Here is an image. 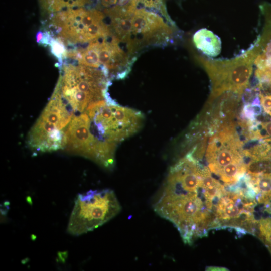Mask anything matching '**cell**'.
<instances>
[{"instance_id":"obj_19","label":"cell","mask_w":271,"mask_h":271,"mask_svg":"<svg viewBox=\"0 0 271 271\" xmlns=\"http://www.w3.org/2000/svg\"><path fill=\"white\" fill-rule=\"evenodd\" d=\"M26 199H27V202H29V203L30 205L32 204V201H31V198L30 197H29V196L27 197Z\"/></svg>"},{"instance_id":"obj_7","label":"cell","mask_w":271,"mask_h":271,"mask_svg":"<svg viewBox=\"0 0 271 271\" xmlns=\"http://www.w3.org/2000/svg\"><path fill=\"white\" fill-rule=\"evenodd\" d=\"M64 148L93 160L104 168L111 169L114 165L115 153L95 139L91 132L90 119L85 112L75 115L68 124Z\"/></svg>"},{"instance_id":"obj_1","label":"cell","mask_w":271,"mask_h":271,"mask_svg":"<svg viewBox=\"0 0 271 271\" xmlns=\"http://www.w3.org/2000/svg\"><path fill=\"white\" fill-rule=\"evenodd\" d=\"M60 76L54 92L71 108L74 113L84 112L92 104L110 97V79L101 68L84 66L65 59L58 67Z\"/></svg>"},{"instance_id":"obj_11","label":"cell","mask_w":271,"mask_h":271,"mask_svg":"<svg viewBox=\"0 0 271 271\" xmlns=\"http://www.w3.org/2000/svg\"><path fill=\"white\" fill-rule=\"evenodd\" d=\"M131 17L132 16L110 18L109 27L112 35L121 42L126 43L127 46L132 39Z\"/></svg>"},{"instance_id":"obj_13","label":"cell","mask_w":271,"mask_h":271,"mask_svg":"<svg viewBox=\"0 0 271 271\" xmlns=\"http://www.w3.org/2000/svg\"><path fill=\"white\" fill-rule=\"evenodd\" d=\"M51 53L58 60V67L61 65L66 57L67 47L59 38L53 37L49 45Z\"/></svg>"},{"instance_id":"obj_8","label":"cell","mask_w":271,"mask_h":271,"mask_svg":"<svg viewBox=\"0 0 271 271\" xmlns=\"http://www.w3.org/2000/svg\"><path fill=\"white\" fill-rule=\"evenodd\" d=\"M131 49L144 45H161L168 42L172 31L163 19L153 11L136 9L131 17Z\"/></svg>"},{"instance_id":"obj_16","label":"cell","mask_w":271,"mask_h":271,"mask_svg":"<svg viewBox=\"0 0 271 271\" xmlns=\"http://www.w3.org/2000/svg\"><path fill=\"white\" fill-rule=\"evenodd\" d=\"M118 0H99L102 6L105 8H110L116 4Z\"/></svg>"},{"instance_id":"obj_14","label":"cell","mask_w":271,"mask_h":271,"mask_svg":"<svg viewBox=\"0 0 271 271\" xmlns=\"http://www.w3.org/2000/svg\"><path fill=\"white\" fill-rule=\"evenodd\" d=\"M256 222L259 230L258 236L271 252V217L262 218Z\"/></svg>"},{"instance_id":"obj_9","label":"cell","mask_w":271,"mask_h":271,"mask_svg":"<svg viewBox=\"0 0 271 271\" xmlns=\"http://www.w3.org/2000/svg\"><path fill=\"white\" fill-rule=\"evenodd\" d=\"M121 42L113 35L97 40L99 60L110 79L124 78L130 70L133 60L119 46Z\"/></svg>"},{"instance_id":"obj_4","label":"cell","mask_w":271,"mask_h":271,"mask_svg":"<svg viewBox=\"0 0 271 271\" xmlns=\"http://www.w3.org/2000/svg\"><path fill=\"white\" fill-rule=\"evenodd\" d=\"M120 203L109 189L79 194L70 216L67 231L80 235L102 225L120 211Z\"/></svg>"},{"instance_id":"obj_12","label":"cell","mask_w":271,"mask_h":271,"mask_svg":"<svg viewBox=\"0 0 271 271\" xmlns=\"http://www.w3.org/2000/svg\"><path fill=\"white\" fill-rule=\"evenodd\" d=\"M91 0H40L42 8L51 14L70 9L81 8Z\"/></svg>"},{"instance_id":"obj_3","label":"cell","mask_w":271,"mask_h":271,"mask_svg":"<svg viewBox=\"0 0 271 271\" xmlns=\"http://www.w3.org/2000/svg\"><path fill=\"white\" fill-rule=\"evenodd\" d=\"M101 11L84 8L70 9L51 14L48 31L66 46L86 44L112 35Z\"/></svg>"},{"instance_id":"obj_18","label":"cell","mask_w":271,"mask_h":271,"mask_svg":"<svg viewBox=\"0 0 271 271\" xmlns=\"http://www.w3.org/2000/svg\"><path fill=\"white\" fill-rule=\"evenodd\" d=\"M68 253L67 251L59 252L58 253V259L62 262H65L66 259L67 257Z\"/></svg>"},{"instance_id":"obj_15","label":"cell","mask_w":271,"mask_h":271,"mask_svg":"<svg viewBox=\"0 0 271 271\" xmlns=\"http://www.w3.org/2000/svg\"><path fill=\"white\" fill-rule=\"evenodd\" d=\"M260 103L264 111L271 116V95H261Z\"/></svg>"},{"instance_id":"obj_10","label":"cell","mask_w":271,"mask_h":271,"mask_svg":"<svg viewBox=\"0 0 271 271\" xmlns=\"http://www.w3.org/2000/svg\"><path fill=\"white\" fill-rule=\"evenodd\" d=\"M193 41L198 49L209 57H216L221 52L220 38L207 29L203 28L196 31L193 35Z\"/></svg>"},{"instance_id":"obj_17","label":"cell","mask_w":271,"mask_h":271,"mask_svg":"<svg viewBox=\"0 0 271 271\" xmlns=\"http://www.w3.org/2000/svg\"><path fill=\"white\" fill-rule=\"evenodd\" d=\"M268 136H271V121L261 124Z\"/></svg>"},{"instance_id":"obj_2","label":"cell","mask_w":271,"mask_h":271,"mask_svg":"<svg viewBox=\"0 0 271 271\" xmlns=\"http://www.w3.org/2000/svg\"><path fill=\"white\" fill-rule=\"evenodd\" d=\"M90 119V129L102 145L115 150L118 143L137 132L144 115L135 109L121 106L113 99L90 105L84 111Z\"/></svg>"},{"instance_id":"obj_6","label":"cell","mask_w":271,"mask_h":271,"mask_svg":"<svg viewBox=\"0 0 271 271\" xmlns=\"http://www.w3.org/2000/svg\"><path fill=\"white\" fill-rule=\"evenodd\" d=\"M257 54L251 48L231 60H212L200 56L195 58L207 72L212 82L213 94L217 95L226 90L241 92L244 89L251 77Z\"/></svg>"},{"instance_id":"obj_5","label":"cell","mask_w":271,"mask_h":271,"mask_svg":"<svg viewBox=\"0 0 271 271\" xmlns=\"http://www.w3.org/2000/svg\"><path fill=\"white\" fill-rule=\"evenodd\" d=\"M74 111L57 93L53 92L27 138L29 147L38 152L64 148L65 132Z\"/></svg>"}]
</instances>
